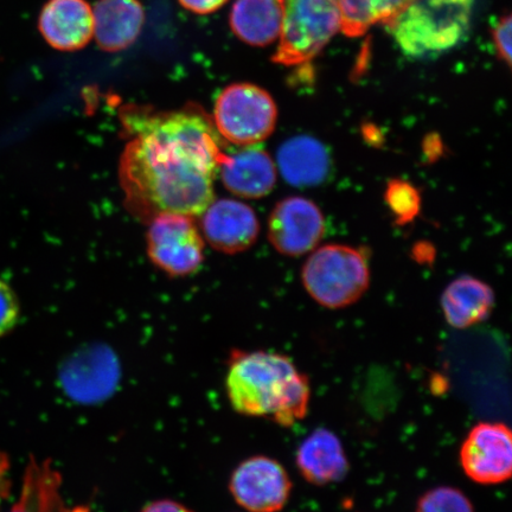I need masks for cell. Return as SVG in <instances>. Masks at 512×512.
<instances>
[{"label":"cell","mask_w":512,"mask_h":512,"mask_svg":"<svg viewBox=\"0 0 512 512\" xmlns=\"http://www.w3.org/2000/svg\"><path fill=\"white\" fill-rule=\"evenodd\" d=\"M202 230L209 245L226 254L247 251L260 232L258 216L247 204L223 198L203 211Z\"/></svg>","instance_id":"8fae6325"},{"label":"cell","mask_w":512,"mask_h":512,"mask_svg":"<svg viewBox=\"0 0 512 512\" xmlns=\"http://www.w3.org/2000/svg\"><path fill=\"white\" fill-rule=\"evenodd\" d=\"M10 488V460L6 453L0 450V507L9 497Z\"/></svg>","instance_id":"484cf974"},{"label":"cell","mask_w":512,"mask_h":512,"mask_svg":"<svg viewBox=\"0 0 512 512\" xmlns=\"http://www.w3.org/2000/svg\"><path fill=\"white\" fill-rule=\"evenodd\" d=\"M226 392L236 413L292 427L309 412V377L290 357L265 350H234L228 358Z\"/></svg>","instance_id":"7a4b0ae2"},{"label":"cell","mask_w":512,"mask_h":512,"mask_svg":"<svg viewBox=\"0 0 512 512\" xmlns=\"http://www.w3.org/2000/svg\"><path fill=\"white\" fill-rule=\"evenodd\" d=\"M284 19V0H235L229 23L241 41L266 47L279 41Z\"/></svg>","instance_id":"2e32d148"},{"label":"cell","mask_w":512,"mask_h":512,"mask_svg":"<svg viewBox=\"0 0 512 512\" xmlns=\"http://www.w3.org/2000/svg\"><path fill=\"white\" fill-rule=\"evenodd\" d=\"M369 280L366 256L348 246L329 245L317 249L303 270L307 293L328 309L355 304L368 290Z\"/></svg>","instance_id":"277c9868"},{"label":"cell","mask_w":512,"mask_h":512,"mask_svg":"<svg viewBox=\"0 0 512 512\" xmlns=\"http://www.w3.org/2000/svg\"><path fill=\"white\" fill-rule=\"evenodd\" d=\"M224 187L232 194L258 200L270 194L277 183V168L273 159L264 150L254 146L226 155L219 166Z\"/></svg>","instance_id":"4fadbf2b"},{"label":"cell","mask_w":512,"mask_h":512,"mask_svg":"<svg viewBox=\"0 0 512 512\" xmlns=\"http://www.w3.org/2000/svg\"><path fill=\"white\" fill-rule=\"evenodd\" d=\"M61 480L48 462L34 458L24 473L21 497L10 512H61Z\"/></svg>","instance_id":"d6986e66"},{"label":"cell","mask_w":512,"mask_h":512,"mask_svg":"<svg viewBox=\"0 0 512 512\" xmlns=\"http://www.w3.org/2000/svg\"><path fill=\"white\" fill-rule=\"evenodd\" d=\"M21 317V306L12 288L0 280V338L14 330Z\"/></svg>","instance_id":"603a6c76"},{"label":"cell","mask_w":512,"mask_h":512,"mask_svg":"<svg viewBox=\"0 0 512 512\" xmlns=\"http://www.w3.org/2000/svg\"><path fill=\"white\" fill-rule=\"evenodd\" d=\"M283 31L273 61L286 67L316 59L341 31L336 0H284Z\"/></svg>","instance_id":"5b68a950"},{"label":"cell","mask_w":512,"mask_h":512,"mask_svg":"<svg viewBox=\"0 0 512 512\" xmlns=\"http://www.w3.org/2000/svg\"><path fill=\"white\" fill-rule=\"evenodd\" d=\"M386 200L400 223L412 221L419 213L420 196L418 190L412 187L411 184L400 181V179L388 184Z\"/></svg>","instance_id":"7402d4cb"},{"label":"cell","mask_w":512,"mask_h":512,"mask_svg":"<svg viewBox=\"0 0 512 512\" xmlns=\"http://www.w3.org/2000/svg\"><path fill=\"white\" fill-rule=\"evenodd\" d=\"M235 502L249 512H279L290 501L292 482L285 467L267 456L243 460L229 479Z\"/></svg>","instance_id":"ba28073f"},{"label":"cell","mask_w":512,"mask_h":512,"mask_svg":"<svg viewBox=\"0 0 512 512\" xmlns=\"http://www.w3.org/2000/svg\"><path fill=\"white\" fill-rule=\"evenodd\" d=\"M277 120L278 108L271 94L252 83H235L217 96L213 123L229 143L243 147L264 142Z\"/></svg>","instance_id":"8992f818"},{"label":"cell","mask_w":512,"mask_h":512,"mask_svg":"<svg viewBox=\"0 0 512 512\" xmlns=\"http://www.w3.org/2000/svg\"><path fill=\"white\" fill-rule=\"evenodd\" d=\"M38 28L49 46L62 51L85 48L94 36L93 9L86 0H49Z\"/></svg>","instance_id":"7c38bea8"},{"label":"cell","mask_w":512,"mask_h":512,"mask_svg":"<svg viewBox=\"0 0 512 512\" xmlns=\"http://www.w3.org/2000/svg\"><path fill=\"white\" fill-rule=\"evenodd\" d=\"M278 164L286 181L297 187H312L322 183L330 169L325 147L310 137L288 140L280 147Z\"/></svg>","instance_id":"ac0fdd59"},{"label":"cell","mask_w":512,"mask_h":512,"mask_svg":"<svg viewBox=\"0 0 512 512\" xmlns=\"http://www.w3.org/2000/svg\"><path fill=\"white\" fill-rule=\"evenodd\" d=\"M94 36L102 50L117 53L142 32L145 12L139 0H99L93 9Z\"/></svg>","instance_id":"9a60e30c"},{"label":"cell","mask_w":512,"mask_h":512,"mask_svg":"<svg viewBox=\"0 0 512 512\" xmlns=\"http://www.w3.org/2000/svg\"><path fill=\"white\" fill-rule=\"evenodd\" d=\"M465 475L482 485L507 482L512 473V435L502 422H480L460 448Z\"/></svg>","instance_id":"9c48e42d"},{"label":"cell","mask_w":512,"mask_h":512,"mask_svg":"<svg viewBox=\"0 0 512 512\" xmlns=\"http://www.w3.org/2000/svg\"><path fill=\"white\" fill-rule=\"evenodd\" d=\"M131 134L120 162V183L133 215L151 221L164 214L200 216L214 201L224 155L213 119L200 106L121 112Z\"/></svg>","instance_id":"6da1fadb"},{"label":"cell","mask_w":512,"mask_h":512,"mask_svg":"<svg viewBox=\"0 0 512 512\" xmlns=\"http://www.w3.org/2000/svg\"><path fill=\"white\" fill-rule=\"evenodd\" d=\"M140 512H195L187 505L172 501V499H159V501L151 502Z\"/></svg>","instance_id":"4316f807"},{"label":"cell","mask_w":512,"mask_h":512,"mask_svg":"<svg viewBox=\"0 0 512 512\" xmlns=\"http://www.w3.org/2000/svg\"><path fill=\"white\" fill-rule=\"evenodd\" d=\"M494 304L495 294L491 287L469 275L454 280L441 297L446 322L458 330L483 323Z\"/></svg>","instance_id":"e0dca14e"},{"label":"cell","mask_w":512,"mask_h":512,"mask_svg":"<svg viewBox=\"0 0 512 512\" xmlns=\"http://www.w3.org/2000/svg\"><path fill=\"white\" fill-rule=\"evenodd\" d=\"M511 31L512 19L507 15L499 19L492 32L497 53L503 61L507 62L508 67L511 66Z\"/></svg>","instance_id":"cb8c5ba5"},{"label":"cell","mask_w":512,"mask_h":512,"mask_svg":"<svg viewBox=\"0 0 512 512\" xmlns=\"http://www.w3.org/2000/svg\"><path fill=\"white\" fill-rule=\"evenodd\" d=\"M147 253L160 270L172 277H187L200 270L204 242L191 216L159 214L147 230Z\"/></svg>","instance_id":"52a82bcc"},{"label":"cell","mask_w":512,"mask_h":512,"mask_svg":"<svg viewBox=\"0 0 512 512\" xmlns=\"http://www.w3.org/2000/svg\"><path fill=\"white\" fill-rule=\"evenodd\" d=\"M341 31L345 36H363L377 24L386 25L414 0H336Z\"/></svg>","instance_id":"ffe728a7"},{"label":"cell","mask_w":512,"mask_h":512,"mask_svg":"<svg viewBox=\"0 0 512 512\" xmlns=\"http://www.w3.org/2000/svg\"><path fill=\"white\" fill-rule=\"evenodd\" d=\"M322 211L304 197H288L275 206L268 223V236L275 249L287 256L310 252L323 238Z\"/></svg>","instance_id":"30bf717a"},{"label":"cell","mask_w":512,"mask_h":512,"mask_svg":"<svg viewBox=\"0 0 512 512\" xmlns=\"http://www.w3.org/2000/svg\"><path fill=\"white\" fill-rule=\"evenodd\" d=\"M475 0H414L386 24L407 57L447 53L469 35Z\"/></svg>","instance_id":"3957f363"},{"label":"cell","mask_w":512,"mask_h":512,"mask_svg":"<svg viewBox=\"0 0 512 512\" xmlns=\"http://www.w3.org/2000/svg\"><path fill=\"white\" fill-rule=\"evenodd\" d=\"M296 463L306 482L316 486L341 482L349 472L342 441L328 428H317L300 444Z\"/></svg>","instance_id":"5bb4252c"},{"label":"cell","mask_w":512,"mask_h":512,"mask_svg":"<svg viewBox=\"0 0 512 512\" xmlns=\"http://www.w3.org/2000/svg\"><path fill=\"white\" fill-rule=\"evenodd\" d=\"M415 512H475V508L462 490L438 486L421 496Z\"/></svg>","instance_id":"44dd1931"},{"label":"cell","mask_w":512,"mask_h":512,"mask_svg":"<svg viewBox=\"0 0 512 512\" xmlns=\"http://www.w3.org/2000/svg\"><path fill=\"white\" fill-rule=\"evenodd\" d=\"M228 0H179L183 8L198 15H208L222 8Z\"/></svg>","instance_id":"d4e9b609"}]
</instances>
